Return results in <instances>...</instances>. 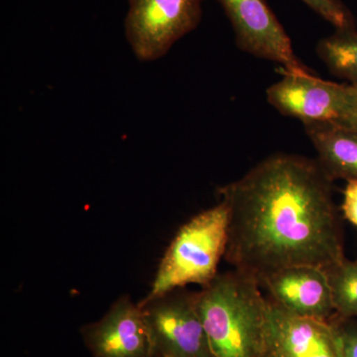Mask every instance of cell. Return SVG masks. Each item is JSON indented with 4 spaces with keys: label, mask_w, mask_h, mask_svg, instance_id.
<instances>
[{
    "label": "cell",
    "mask_w": 357,
    "mask_h": 357,
    "mask_svg": "<svg viewBox=\"0 0 357 357\" xmlns=\"http://www.w3.org/2000/svg\"><path fill=\"white\" fill-rule=\"evenodd\" d=\"M332 178L318 159L278 153L218 190L229 208L225 260L263 284L295 266L345 259Z\"/></svg>",
    "instance_id": "6da1fadb"
},
{
    "label": "cell",
    "mask_w": 357,
    "mask_h": 357,
    "mask_svg": "<svg viewBox=\"0 0 357 357\" xmlns=\"http://www.w3.org/2000/svg\"><path fill=\"white\" fill-rule=\"evenodd\" d=\"M261 284L243 272L218 274L196 292L213 357H259L268 299Z\"/></svg>",
    "instance_id": "7a4b0ae2"
},
{
    "label": "cell",
    "mask_w": 357,
    "mask_h": 357,
    "mask_svg": "<svg viewBox=\"0 0 357 357\" xmlns=\"http://www.w3.org/2000/svg\"><path fill=\"white\" fill-rule=\"evenodd\" d=\"M229 239V208L220 201L182 225L160 262L149 292L151 300L190 284L202 287L218 274Z\"/></svg>",
    "instance_id": "3957f363"
},
{
    "label": "cell",
    "mask_w": 357,
    "mask_h": 357,
    "mask_svg": "<svg viewBox=\"0 0 357 357\" xmlns=\"http://www.w3.org/2000/svg\"><path fill=\"white\" fill-rule=\"evenodd\" d=\"M124 28L138 60L163 57L201 22L202 0H128Z\"/></svg>",
    "instance_id": "277c9868"
},
{
    "label": "cell",
    "mask_w": 357,
    "mask_h": 357,
    "mask_svg": "<svg viewBox=\"0 0 357 357\" xmlns=\"http://www.w3.org/2000/svg\"><path fill=\"white\" fill-rule=\"evenodd\" d=\"M144 314L158 357H213L196 304V292L175 289L142 300Z\"/></svg>",
    "instance_id": "5b68a950"
},
{
    "label": "cell",
    "mask_w": 357,
    "mask_h": 357,
    "mask_svg": "<svg viewBox=\"0 0 357 357\" xmlns=\"http://www.w3.org/2000/svg\"><path fill=\"white\" fill-rule=\"evenodd\" d=\"M241 50L278 63L286 72L312 74L296 56L292 41L266 0H218Z\"/></svg>",
    "instance_id": "8992f818"
},
{
    "label": "cell",
    "mask_w": 357,
    "mask_h": 357,
    "mask_svg": "<svg viewBox=\"0 0 357 357\" xmlns=\"http://www.w3.org/2000/svg\"><path fill=\"white\" fill-rule=\"evenodd\" d=\"M266 323L259 357H342L337 324L303 318L267 298Z\"/></svg>",
    "instance_id": "52a82bcc"
},
{
    "label": "cell",
    "mask_w": 357,
    "mask_h": 357,
    "mask_svg": "<svg viewBox=\"0 0 357 357\" xmlns=\"http://www.w3.org/2000/svg\"><path fill=\"white\" fill-rule=\"evenodd\" d=\"M91 357H158L139 303L122 295L107 312L79 328Z\"/></svg>",
    "instance_id": "ba28073f"
},
{
    "label": "cell",
    "mask_w": 357,
    "mask_h": 357,
    "mask_svg": "<svg viewBox=\"0 0 357 357\" xmlns=\"http://www.w3.org/2000/svg\"><path fill=\"white\" fill-rule=\"evenodd\" d=\"M266 96L268 102L282 114L304 124L338 122L347 107L349 84L284 70L280 81L267 89Z\"/></svg>",
    "instance_id": "9c48e42d"
},
{
    "label": "cell",
    "mask_w": 357,
    "mask_h": 357,
    "mask_svg": "<svg viewBox=\"0 0 357 357\" xmlns=\"http://www.w3.org/2000/svg\"><path fill=\"white\" fill-rule=\"evenodd\" d=\"M263 287L272 300L297 316L332 321L335 314L328 276L321 268H286L268 278Z\"/></svg>",
    "instance_id": "30bf717a"
},
{
    "label": "cell",
    "mask_w": 357,
    "mask_h": 357,
    "mask_svg": "<svg viewBox=\"0 0 357 357\" xmlns=\"http://www.w3.org/2000/svg\"><path fill=\"white\" fill-rule=\"evenodd\" d=\"M304 126L328 177L357 180V131L333 121Z\"/></svg>",
    "instance_id": "8fae6325"
},
{
    "label": "cell",
    "mask_w": 357,
    "mask_h": 357,
    "mask_svg": "<svg viewBox=\"0 0 357 357\" xmlns=\"http://www.w3.org/2000/svg\"><path fill=\"white\" fill-rule=\"evenodd\" d=\"M316 50L332 74L357 84L356 29L335 30L319 40Z\"/></svg>",
    "instance_id": "7c38bea8"
},
{
    "label": "cell",
    "mask_w": 357,
    "mask_h": 357,
    "mask_svg": "<svg viewBox=\"0 0 357 357\" xmlns=\"http://www.w3.org/2000/svg\"><path fill=\"white\" fill-rule=\"evenodd\" d=\"M325 271L335 314L342 318L357 316V261L344 259Z\"/></svg>",
    "instance_id": "4fadbf2b"
},
{
    "label": "cell",
    "mask_w": 357,
    "mask_h": 357,
    "mask_svg": "<svg viewBox=\"0 0 357 357\" xmlns=\"http://www.w3.org/2000/svg\"><path fill=\"white\" fill-rule=\"evenodd\" d=\"M335 30L356 29V20L342 0H301Z\"/></svg>",
    "instance_id": "5bb4252c"
},
{
    "label": "cell",
    "mask_w": 357,
    "mask_h": 357,
    "mask_svg": "<svg viewBox=\"0 0 357 357\" xmlns=\"http://www.w3.org/2000/svg\"><path fill=\"white\" fill-rule=\"evenodd\" d=\"M342 210L344 218L357 227V180L347 181Z\"/></svg>",
    "instance_id": "9a60e30c"
},
{
    "label": "cell",
    "mask_w": 357,
    "mask_h": 357,
    "mask_svg": "<svg viewBox=\"0 0 357 357\" xmlns=\"http://www.w3.org/2000/svg\"><path fill=\"white\" fill-rule=\"evenodd\" d=\"M337 123L357 131V84H349L347 107Z\"/></svg>",
    "instance_id": "2e32d148"
},
{
    "label": "cell",
    "mask_w": 357,
    "mask_h": 357,
    "mask_svg": "<svg viewBox=\"0 0 357 357\" xmlns=\"http://www.w3.org/2000/svg\"><path fill=\"white\" fill-rule=\"evenodd\" d=\"M342 340V357H357V330L338 325Z\"/></svg>",
    "instance_id": "e0dca14e"
},
{
    "label": "cell",
    "mask_w": 357,
    "mask_h": 357,
    "mask_svg": "<svg viewBox=\"0 0 357 357\" xmlns=\"http://www.w3.org/2000/svg\"><path fill=\"white\" fill-rule=\"evenodd\" d=\"M163 357H171V356H163Z\"/></svg>",
    "instance_id": "ac0fdd59"
}]
</instances>
